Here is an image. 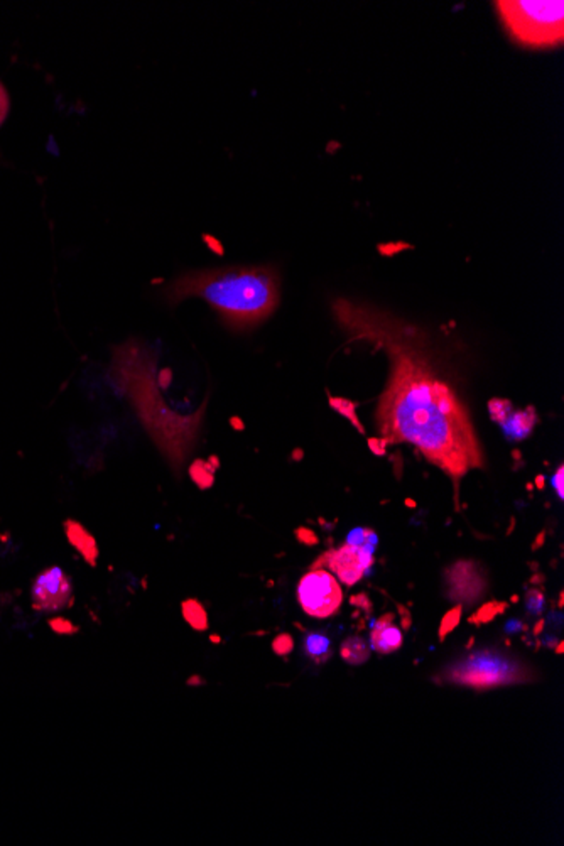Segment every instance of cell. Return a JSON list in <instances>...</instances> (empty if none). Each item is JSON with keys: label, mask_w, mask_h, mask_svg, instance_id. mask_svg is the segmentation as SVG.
<instances>
[{"label": "cell", "mask_w": 564, "mask_h": 846, "mask_svg": "<svg viewBox=\"0 0 564 846\" xmlns=\"http://www.w3.org/2000/svg\"><path fill=\"white\" fill-rule=\"evenodd\" d=\"M462 613H463V605L462 603H458L456 606H453L450 611H446V615L443 617V620H441L439 625V639L441 641H444L446 639L448 634H451L453 630L458 627L460 620H462Z\"/></svg>", "instance_id": "18"}, {"label": "cell", "mask_w": 564, "mask_h": 846, "mask_svg": "<svg viewBox=\"0 0 564 846\" xmlns=\"http://www.w3.org/2000/svg\"><path fill=\"white\" fill-rule=\"evenodd\" d=\"M205 679L201 676H198V674H194V676H189L186 679V684L188 686H203L205 684Z\"/></svg>", "instance_id": "30"}, {"label": "cell", "mask_w": 564, "mask_h": 846, "mask_svg": "<svg viewBox=\"0 0 564 846\" xmlns=\"http://www.w3.org/2000/svg\"><path fill=\"white\" fill-rule=\"evenodd\" d=\"M333 315L343 331L384 348L389 382L377 407V428L387 444L409 443L458 487L470 470L485 468V456L464 404L441 377L419 331L377 309L338 299Z\"/></svg>", "instance_id": "1"}, {"label": "cell", "mask_w": 564, "mask_h": 846, "mask_svg": "<svg viewBox=\"0 0 564 846\" xmlns=\"http://www.w3.org/2000/svg\"><path fill=\"white\" fill-rule=\"evenodd\" d=\"M294 538L297 539V542L303 544V546H318V544H320V538L316 535V532L304 526L297 527V529L294 531Z\"/></svg>", "instance_id": "23"}, {"label": "cell", "mask_w": 564, "mask_h": 846, "mask_svg": "<svg viewBox=\"0 0 564 846\" xmlns=\"http://www.w3.org/2000/svg\"><path fill=\"white\" fill-rule=\"evenodd\" d=\"M292 458L294 460H301V458H303V450H294Z\"/></svg>", "instance_id": "32"}, {"label": "cell", "mask_w": 564, "mask_h": 846, "mask_svg": "<svg viewBox=\"0 0 564 846\" xmlns=\"http://www.w3.org/2000/svg\"><path fill=\"white\" fill-rule=\"evenodd\" d=\"M544 603H546V600H544V591L542 590H539V588H532V590L527 591L526 610L529 611V615L539 617V615H541L542 610H544Z\"/></svg>", "instance_id": "21"}, {"label": "cell", "mask_w": 564, "mask_h": 846, "mask_svg": "<svg viewBox=\"0 0 564 846\" xmlns=\"http://www.w3.org/2000/svg\"><path fill=\"white\" fill-rule=\"evenodd\" d=\"M436 679L444 684L464 686L482 693L503 686L534 682L538 673L515 655L499 649H482L455 659L444 666Z\"/></svg>", "instance_id": "3"}, {"label": "cell", "mask_w": 564, "mask_h": 846, "mask_svg": "<svg viewBox=\"0 0 564 846\" xmlns=\"http://www.w3.org/2000/svg\"><path fill=\"white\" fill-rule=\"evenodd\" d=\"M47 627L58 635H75L79 632V627L70 618L61 617V615H54V617L47 618Z\"/></svg>", "instance_id": "20"}, {"label": "cell", "mask_w": 564, "mask_h": 846, "mask_svg": "<svg viewBox=\"0 0 564 846\" xmlns=\"http://www.w3.org/2000/svg\"><path fill=\"white\" fill-rule=\"evenodd\" d=\"M31 606L38 613H58L75 603L73 581L59 566L39 571L31 583Z\"/></svg>", "instance_id": "6"}, {"label": "cell", "mask_w": 564, "mask_h": 846, "mask_svg": "<svg viewBox=\"0 0 564 846\" xmlns=\"http://www.w3.org/2000/svg\"><path fill=\"white\" fill-rule=\"evenodd\" d=\"M563 475H564V468L559 467L558 471H556V473L553 475V480H551V482H553V487L556 488V492H558V496L561 500H563V496H564V480H563Z\"/></svg>", "instance_id": "24"}, {"label": "cell", "mask_w": 564, "mask_h": 846, "mask_svg": "<svg viewBox=\"0 0 564 846\" xmlns=\"http://www.w3.org/2000/svg\"><path fill=\"white\" fill-rule=\"evenodd\" d=\"M535 483H538V487H539V488H542V487H544V478H542V476H538V480H535Z\"/></svg>", "instance_id": "34"}, {"label": "cell", "mask_w": 564, "mask_h": 846, "mask_svg": "<svg viewBox=\"0 0 564 846\" xmlns=\"http://www.w3.org/2000/svg\"><path fill=\"white\" fill-rule=\"evenodd\" d=\"M394 618L395 613L389 611V613H384L382 617L375 622V625H373L370 632V647L375 652L387 655L395 652V650H399L400 647H402V632L397 629Z\"/></svg>", "instance_id": "10"}, {"label": "cell", "mask_w": 564, "mask_h": 846, "mask_svg": "<svg viewBox=\"0 0 564 846\" xmlns=\"http://www.w3.org/2000/svg\"><path fill=\"white\" fill-rule=\"evenodd\" d=\"M329 406L350 421L353 426L357 428V431L361 432V434H365V428L361 426L360 419L357 418V411H355L357 404H353L352 400H348V399H343V397H329Z\"/></svg>", "instance_id": "17"}, {"label": "cell", "mask_w": 564, "mask_h": 846, "mask_svg": "<svg viewBox=\"0 0 564 846\" xmlns=\"http://www.w3.org/2000/svg\"><path fill=\"white\" fill-rule=\"evenodd\" d=\"M507 609H508V605L503 602H488V603H485V605L480 606V609L476 610L470 618H468V622L473 623V625H476V627H480V625H483V623L492 622L496 615H502Z\"/></svg>", "instance_id": "16"}, {"label": "cell", "mask_w": 564, "mask_h": 846, "mask_svg": "<svg viewBox=\"0 0 564 846\" xmlns=\"http://www.w3.org/2000/svg\"><path fill=\"white\" fill-rule=\"evenodd\" d=\"M527 629H529V627H527L526 623L520 622V620H510V622H507V625H506V632H508V634L526 632Z\"/></svg>", "instance_id": "27"}, {"label": "cell", "mask_w": 564, "mask_h": 846, "mask_svg": "<svg viewBox=\"0 0 564 846\" xmlns=\"http://www.w3.org/2000/svg\"><path fill=\"white\" fill-rule=\"evenodd\" d=\"M208 463L212 464L213 468H217V470H218V468H220V458H218V456H214V455L208 456Z\"/></svg>", "instance_id": "31"}, {"label": "cell", "mask_w": 564, "mask_h": 846, "mask_svg": "<svg viewBox=\"0 0 564 846\" xmlns=\"http://www.w3.org/2000/svg\"><path fill=\"white\" fill-rule=\"evenodd\" d=\"M228 424L230 428L235 429V431H244L245 429V423L240 418H237V416H232V418L228 419Z\"/></svg>", "instance_id": "29"}, {"label": "cell", "mask_w": 564, "mask_h": 846, "mask_svg": "<svg viewBox=\"0 0 564 846\" xmlns=\"http://www.w3.org/2000/svg\"><path fill=\"white\" fill-rule=\"evenodd\" d=\"M297 603L308 617L328 618L341 606L343 591L338 579L324 567H309L296 590Z\"/></svg>", "instance_id": "5"}, {"label": "cell", "mask_w": 564, "mask_h": 846, "mask_svg": "<svg viewBox=\"0 0 564 846\" xmlns=\"http://www.w3.org/2000/svg\"><path fill=\"white\" fill-rule=\"evenodd\" d=\"M304 654L308 655L311 661H315L316 664L328 661V659L331 657V643H329V639L327 635L318 632L308 634L304 639Z\"/></svg>", "instance_id": "14"}, {"label": "cell", "mask_w": 564, "mask_h": 846, "mask_svg": "<svg viewBox=\"0 0 564 846\" xmlns=\"http://www.w3.org/2000/svg\"><path fill=\"white\" fill-rule=\"evenodd\" d=\"M63 532H65L66 541L79 554V558L91 567L97 566L98 558H100V547H98L95 535L75 519H66L63 522Z\"/></svg>", "instance_id": "9"}, {"label": "cell", "mask_w": 564, "mask_h": 846, "mask_svg": "<svg viewBox=\"0 0 564 846\" xmlns=\"http://www.w3.org/2000/svg\"><path fill=\"white\" fill-rule=\"evenodd\" d=\"M368 446H370V450L375 453V455L382 456L385 455V446H387V443L382 438H370L368 439Z\"/></svg>", "instance_id": "26"}, {"label": "cell", "mask_w": 564, "mask_h": 846, "mask_svg": "<svg viewBox=\"0 0 564 846\" xmlns=\"http://www.w3.org/2000/svg\"><path fill=\"white\" fill-rule=\"evenodd\" d=\"M214 473H217V468H213L208 460L196 458L188 467L189 478L200 490H208L214 485Z\"/></svg>", "instance_id": "15"}, {"label": "cell", "mask_w": 564, "mask_h": 846, "mask_svg": "<svg viewBox=\"0 0 564 846\" xmlns=\"http://www.w3.org/2000/svg\"><path fill=\"white\" fill-rule=\"evenodd\" d=\"M7 112H9V95H7L6 88H3V85L0 83V124H2L3 118H6Z\"/></svg>", "instance_id": "25"}, {"label": "cell", "mask_w": 564, "mask_h": 846, "mask_svg": "<svg viewBox=\"0 0 564 846\" xmlns=\"http://www.w3.org/2000/svg\"><path fill=\"white\" fill-rule=\"evenodd\" d=\"M372 564V551L347 542L338 549H329L321 554L311 567H324L333 576H338L345 586H353L363 578Z\"/></svg>", "instance_id": "7"}, {"label": "cell", "mask_w": 564, "mask_h": 846, "mask_svg": "<svg viewBox=\"0 0 564 846\" xmlns=\"http://www.w3.org/2000/svg\"><path fill=\"white\" fill-rule=\"evenodd\" d=\"M538 412L534 407L529 409H519V411H512L506 423L502 424L503 431L508 438L512 439H526L531 434L532 429L538 424Z\"/></svg>", "instance_id": "11"}, {"label": "cell", "mask_w": 564, "mask_h": 846, "mask_svg": "<svg viewBox=\"0 0 564 846\" xmlns=\"http://www.w3.org/2000/svg\"><path fill=\"white\" fill-rule=\"evenodd\" d=\"M168 304L201 297L232 331H249L269 320L281 303V276L272 265H230L191 271L164 288Z\"/></svg>", "instance_id": "2"}, {"label": "cell", "mask_w": 564, "mask_h": 846, "mask_svg": "<svg viewBox=\"0 0 564 846\" xmlns=\"http://www.w3.org/2000/svg\"><path fill=\"white\" fill-rule=\"evenodd\" d=\"M181 615L185 622L196 632H205L208 629V613L203 603L196 598H186L181 603Z\"/></svg>", "instance_id": "13"}, {"label": "cell", "mask_w": 564, "mask_h": 846, "mask_svg": "<svg viewBox=\"0 0 564 846\" xmlns=\"http://www.w3.org/2000/svg\"><path fill=\"white\" fill-rule=\"evenodd\" d=\"M448 597L462 605H475L487 591L485 571L475 561H458L444 571Z\"/></svg>", "instance_id": "8"}, {"label": "cell", "mask_w": 564, "mask_h": 846, "mask_svg": "<svg viewBox=\"0 0 564 846\" xmlns=\"http://www.w3.org/2000/svg\"><path fill=\"white\" fill-rule=\"evenodd\" d=\"M488 411H490L492 419L502 426L508 416H510V412L514 411V407H512L510 400L507 399H492L490 402H488Z\"/></svg>", "instance_id": "19"}, {"label": "cell", "mask_w": 564, "mask_h": 846, "mask_svg": "<svg viewBox=\"0 0 564 846\" xmlns=\"http://www.w3.org/2000/svg\"><path fill=\"white\" fill-rule=\"evenodd\" d=\"M556 652L563 654V642H559V645H558V649H556Z\"/></svg>", "instance_id": "36"}, {"label": "cell", "mask_w": 564, "mask_h": 846, "mask_svg": "<svg viewBox=\"0 0 564 846\" xmlns=\"http://www.w3.org/2000/svg\"><path fill=\"white\" fill-rule=\"evenodd\" d=\"M542 627H544V620L538 622V625H535V629H534V635H539V632L542 630Z\"/></svg>", "instance_id": "33"}, {"label": "cell", "mask_w": 564, "mask_h": 846, "mask_svg": "<svg viewBox=\"0 0 564 846\" xmlns=\"http://www.w3.org/2000/svg\"><path fill=\"white\" fill-rule=\"evenodd\" d=\"M272 650L274 654L279 655V657H288L289 654L294 650V637L291 634L284 632L279 634L274 637L272 641Z\"/></svg>", "instance_id": "22"}, {"label": "cell", "mask_w": 564, "mask_h": 846, "mask_svg": "<svg viewBox=\"0 0 564 846\" xmlns=\"http://www.w3.org/2000/svg\"><path fill=\"white\" fill-rule=\"evenodd\" d=\"M340 655L347 664L350 666H361L370 659V645L365 639L353 635L343 641L340 647Z\"/></svg>", "instance_id": "12"}, {"label": "cell", "mask_w": 564, "mask_h": 846, "mask_svg": "<svg viewBox=\"0 0 564 846\" xmlns=\"http://www.w3.org/2000/svg\"><path fill=\"white\" fill-rule=\"evenodd\" d=\"M502 26L520 46L553 47L564 39L563 0H500L495 2Z\"/></svg>", "instance_id": "4"}, {"label": "cell", "mask_w": 564, "mask_h": 846, "mask_svg": "<svg viewBox=\"0 0 564 846\" xmlns=\"http://www.w3.org/2000/svg\"><path fill=\"white\" fill-rule=\"evenodd\" d=\"M210 641H212L213 643H218V642H220V637H218V635H212V637H210Z\"/></svg>", "instance_id": "35"}, {"label": "cell", "mask_w": 564, "mask_h": 846, "mask_svg": "<svg viewBox=\"0 0 564 846\" xmlns=\"http://www.w3.org/2000/svg\"><path fill=\"white\" fill-rule=\"evenodd\" d=\"M171 377H173V373H171L169 368H164V370H162V372L159 373V375H157L159 384H161L162 387L166 389V387H168V385H169V382H171Z\"/></svg>", "instance_id": "28"}]
</instances>
